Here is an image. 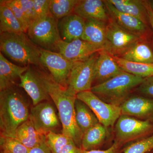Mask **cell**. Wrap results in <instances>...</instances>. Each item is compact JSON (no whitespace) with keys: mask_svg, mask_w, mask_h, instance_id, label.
<instances>
[{"mask_svg":"<svg viewBox=\"0 0 153 153\" xmlns=\"http://www.w3.org/2000/svg\"><path fill=\"white\" fill-rule=\"evenodd\" d=\"M82 150L71 140L63 148L60 153H82Z\"/></svg>","mask_w":153,"mask_h":153,"instance_id":"74e56055","label":"cell"},{"mask_svg":"<svg viewBox=\"0 0 153 153\" xmlns=\"http://www.w3.org/2000/svg\"><path fill=\"white\" fill-rule=\"evenodd\" d=\"M28 66H21L9 61L0 53V91L13 86L15 81L27 70Z\"/></svg>","mask_w":153,"mask_h":153,"instance_id":"d6986e66","label":"cell"},{"mask_svg":"<svg viewBox=\"0 0 153 153\" xmlns=\"http://www.w3.org/2000/svg\"><path fill=\"white\" fill-rule=\"evenodd\" d=\"M85 23V19L74 13L58 20V30L62 41L69 43L81 39Z\"/></svg>","mask_w":153,"mask_h":153,"instance_id":"e0dca14e","label":"cell"},{"mask_svg":"<svg viewBox=\"0 0 153 153\" xmlns=\"http://www.w3.org/2000/svg\"><path fill=\"white\" fill-rule=\"evenodd\" d=\"M45 142L52 153H60L63 148L71 140L63 134L49 131L44 134Z\"/></svg>","mask_w":153,"mask_h":153,"instance_id":"f1b7e54d","label":"cell"},{"mask_svg":"<svg viewBox=\"0 0 153 153\" xmlns=\"http://www.w3.org/2000/svg\"><path fill=\"white\" fill-rule=\"evenodd\" d=\"M79 0H50L49 10L57 20L73 13Z\"/></svg>","mask_w":153,"mask_h":153,"instance_id":"83f0119b","label":"cell"},{"mask_svg":"<svg viewBox=\"0 0 153 153\" xmlns=\"http://www.w3.org/2000/svg\"><path fill=\"white\" fill-rule=\"evenodd\" d=\"M107 24L97 20H85V28L81 39L104 49Z\"/></svg>","mask_w":153,"mask_h":153,"instance_id":"44dd1931","label":"cell"},{"mask_svg":"<svg viewBox=\"0 0 153 153\" xmlns=\"http://www.w3.org/2000/svg\"><path fill=\"white\" fill-rule=\"evenodd\" d=\"M114 142L122 146L153 134V122L121 115L115 124Z\"/></svg>","mask_w":153,"mask_h":153,"instance_id":"8992f818","label":"cell"},{"mask_svg":"<svg viewBox=\"0 0 153 153\" xmlns=\"http://www.w3.org/2000/svg\"><path fill=\"white\" fill-rule=\"evenodd\" d=\"M30 113L25 97L14 86L0 91L1 136L15 137L17 129L29 119Z\"/></svg>","mask_w":153,"mask_h":153,"instance_id":"7a4b0ae2","label":"cell"},{"mask_svg":"<svg viewBox=\"0 0 153 153\" xmlns=\"http://www.w3.org/2000/svg\"><path fill=\"white\" fill-rule=\"evenodd\" d=\"M108 16L124 29L145 39L147 27L139 19L118 10L107 0L104 1Z\"/></svg>","mask_w":153,"mask_h":153,"instance_id":"9a60e30c","label":"cell"},{"mask_svg":"<svg viewBox=\"0 0 153 153\" xmlns=\"http://www.w3.org/2000/svg\"><path fill=\"white\" fill-rule=\"evenodd\" d=\"M29 119L40 133L54 131L60 125L55 108L49 102H41L30 109Z\"/></svg>","mask_w":153,"mask_h":153,"instance_id":"8fae6325","label":"cell"},{"mask_svg":"<svg viewBox=\"0 0 153 153\" xmlns=\"http://www.w3.org/2000/svg\"><path fill=\"white\" fill-rule=\"evenodd\" d=\"M98 53L94 54L87 60L74 63L66 88L69 94L76 96L79 92L91 90Z\"/></svg>","mask_w":153,"mask_h":153,"instance_id":"52a82bcc","label":"cell"},{"mask_svg":"<svg viewBox=\"0 0 153 153\" xmlns=\"http://www.w3.org/2000/svg\"><path fill=\"white\" fill-rule=\"evenodd\" d=\"M22 11L25 16L30 22V25L34 21L33 0H15Z\"/></svg>","mask_w":153,"mask_h":153,"instance_id":"e575fe53","label":"cell"},{"mask_svg":"<svg viewBox=\"0 0 153 153\" xmlns=\"http://www.w3.org/2000/svg\"><path fill=\"white\" fill-rule=\"evenodd\" d=\"M57 23L58 20L50 14L33 22L28 28L27 35L41 49L58 52V46L62 40Z\"/></svg>","mask_w":153,"mask_h":153,"instance_id":"5b68a950","label":"cell"},{"mask_svg":"<svg viewBox=\"0 0 153 153\" xmlns=\"http://www.w3.org/2000/svg\"><path fill=\"white\" fill-rule=\"evenodd\" d=\"M118 57L137 63H153V51L145 39L138 41Z\"/></svg>","mask_w":153,"mask_h":153,"instance_id":"7402d4cb","label":"cell"},{"mask_svg":"<svg viewBox=\"0 0 153 153\" xmlns=\"http://www.w3.org/2000/svg\"><path fill=\"white\" fill-rule=\"evenodd\" d=\"M40 62L50 72L55 82L66 88L70 72L74 63L66 59L59 52L41 49Z\"/></svg>","mask_w":153,"mask_h":153,"instance_id":"30bf717a","label":"cell"},{"mask_svg":"<svg viewBox=\"0 0 153 153\" xmlns=\"http://www.w3.org/2000/svg\"><path fill=\"white\" fill-rule=\"evenodd\" d=\"M28 153H52L44 140L36 146L29 150Z\"/></svg>","mask_w":153,"mask_h":153,"instance_id":"8d00e7d4","label":"cell"},{"mask_svg":"<svg viewBox=\"0 0 153 153\" xmlns=\"http://www.w3.org/2000/svg\"><path fill=\"white\" fill-rule=\"evenodd\" d=\"M106 38L104 50L117 57H119L138 41L144 39L121 27L110 17L107 24Z\"/></svg>","mask_w":153,"mask_h":153,"instance_id":"ba28073f","label":"cell"},{"mask_svg":"<svg viewBox=\"0 0 153 153\" xmlns=\"http://www.w3.org/2000/svg\"><path fill=\"white\" fill-rule=\"evenodd\" d=\"M149 153H153V150L152 151H151V152H150Z\"/></svg>","mask_w":153,"mask_h":153,"instance_id":"60d3db41","label":"cell"},{"mask_svg":"<svg viewBox=\"0 0 153 153\" xmlns=\"http://www.w3.org/2000/svg\"><path fill=\"white\" fill-rule=\"evenodd\" d=\"M1 153H28L29 149L15 137L1 136Z\"/></svg>","mask_w":153,"mask_h":153,"instance_id":"f546056e","label":"cell"},{"mask_svg":"<svg viewBox=\"0 0 153 153\" xmlns=\"http://www.w3.org/2000/svg\"><path fill=\"white\" fill-rule=\"evenodd\" d=\"M0 1L4 4L10 9L15 16L22 25L25 33H27L30 24L25 16L20 6L16 3L15 0H1Z\"/></svg>","mask_w":153,"mask_h":153,"instance_id":"1f68e13d","label":"cell"},{"mask_svg":"<svg viewBox=\"0 0 153 153\" xmlns=\"http://www.w3.org/2000/svg\"><path fill=\"white\" fill-rule=\"evenodd\" d=\"M118 10L136 17L147 25L149 22L146 2L140 0H107Z\"/></svg>","mask_w":153,"mask_h":153,"instance_id":"ffe728a7","label":"cell"},{"mask_svg":"<svg viewBox=\"0 0 153 153\" xmlns=\"http://www.w3.org/2000/svg\"><path fill=\"white\" fill-rule=\"evenodd\" d=\"M73 13L85 20H97L106 23L109 19L104 1L100 0H80Z\"/></svg>","mask_w":153,"mask_h":153,"instance_id":"ac0fdd59","label":"cell"},{"mask_svg":"<svg viewBox=\"0 0 153 153\" xmlns=\"http://www.w3.org/2000/svg\"><path fill=\"white\" fill-rule=\"evenodd\" d=\"M120 107L121 115L153 122V99L140 94L130 95Z\"/></svg>","mask_w":153,"mask_h":153,"instance_id":"4fadbf2b","label":"cell"},{"mask_svg":"<svg viewBox=\"0 0 153 153\" xmlns=\"http://www.w3.org/2000/svg\"><path fill=\"white\" fill-rule=\"evenodd\" d=\"M135 90L140 95L153 99V76L144 78Z\"/></svg>","mask_w":153,"mask_h":153,"instance_id":"836d02e7","label":"cell"},{"mask_svg":"<svg viewBox=\"0 0 153 153\" xmlns=\"http://www.w3.org/2000/svg\"><path fill=\"white\" fill-rule=\"evenodd\" d=\"M33 1L34 21L51 14L49 10L50 0H33Z\"/></svg>","mask_w":153,"mask_h":153,"instance_id":"d6a6232c","label":"cell"},{"mask_svg":"<svg viewBox=\"0 0 153 153\" xmlns=\"http://www.w3.org/2000/svg\"><path fill=\"white\" fill-rule=\"evenodd\" d=\"M0 32L1 33H25L21 23L10 9L1 1H0Z\"/></svg>","mask_w":153,"mask_h":153,"instance_id":"484cf974","label":"cell"},{"mask_svg":"<svg viewBox=\"0 0 153 153\" xmlns=\"http://www.w3.org/2000/svg\"><path fill=\"white\" fill-rule=\"evenodd\" d=\"M76 124L82 134L99 123L98 119L84 102L76 98L75 102Z\"/></svg>","mask_w":153,"mask_h":153,"instance_id":"d4e9b609","label":"cell"},{"mask_svg":"<svg viewBox=\"0 0 153 153\" xmlns=\"http://www.w3.org/2000/svg\"><path fill=\"white\" fill-rule=\"evenodd\" d=\"M113 57L125 72L143 78L153 76V63H137L117 56Z\"/></svg>","mask_w":153,"mask_h":153,"instance_id":"4316f807","label":"cell"},{"mask_svg":"<svg viewBox=\"0 0 153 153\" xmlns=\"http://www.w3.org/2000/svg\"><path fill=\"white\" fill-rule=\"evenodd\" d=\"M123 72L112 55L104 50L99 52L95 66L94 82H96L95 85L106 82Z\"/></svg>","mask_w":153,"mask_h":153,"instance_id":"2e32d148","label":"cell"},{"mask_svg":"<svg viewBox=\"0 0 153 153\" xmlns=\"http://www.w3.org/2000/svg\"><path fill=\"white\" fill-rule=\"evenodd\" d=\"M121 147V146L119 145L114 142L113 144L107 149L104 150L95 149L89 151L83 150L82 149V153H121L120 152Z\"/></svg>","mask_w":153,"mask_h":153,"instance_id":"d590c367","label":"cell"},{"mask_svg":"<svg viewBox=\"0 0 153 153\" xmlns=\"http://www.w3.org/2000/svg\"><path fill=\"white\" fill-rule=\"evenodd\" d=\"M15 137L29 149L41 143L45 138L44 134L36 129L29 119L18 128Z\"/></svg>","mask_w":153,"mask_h":153,"instance_id":"603a6c76","label":"cell"},{"mask_svg":"<svg viewBox=\"0 0 153 153\" xmlns=\"http://www.w3.org/2000/svg\"><path fill=\"white\" fill-rule=\"evenodd\" d=\"M40 74L48 94L58 110L62 124V133L72 140L81 149L83 134L78 127L75 119L76 96L69 94L66 88L55 82L52 76L43 72H40Z\"/></svg>","mask_w":153,"mask_h":153,"instance_id":"6da1fadb","label":"cell"},{"mask_svg":"<svg viewBox=\"0 0 153 153\" xmlns=\"http://www.w3.org/2000/svg\"><path fill=\"white\" fill-rule=\"evenodd\" d=\"M149 2L153 12V1H149Z\"/></svg>","mask_w":153,"mask_h":153,"instance_id":"ab89813d","label":"cell"},{"mask_svg":"<svg viewBox=\"0 0 153 153\" xmlns=\"http://www.w3.org/2000/svg\"><path fill=\"white\" fill-rule=\"evenodd\" d=\"M146 7L149 15V22L152 29L153 33V12L149 2H146Z\"/></svg>","mask_w":153,"mask_h":153,"instance_id":"f35d334b","label":"cell"},{"mask_svg":"<svg viewBox=\"0 0 153 153\" xmlns=\"http://www.w3.org/2000/svg\"><path fill=\"white\" fill-rule=\"evenodd\" d=\"M0 49L3 55L23 66H41V48L25 32L1 33Z\"/></svg>","mask_w":153,"mask_h":153,"instance_id":"3957f363","label":"cell"},{"mask_svg":"<svg viewBox=\"0 0 153 153\" xmlns=\"http://www.w3.org/2000/svg\"><path fill=\"white\" fill-rule=\"evenodd\" d=\"M76 97L87 105L100 123L107 128L114 126L121 115L120 107L107 103L91 90L79 92Z\"/></svg>","mask_w":153,"mask_h":153,"instance_id":"9c48e42d","label":"cell"},{"mask_svg":"<svg viewBox=\"0 0 153 153\" xmlns=\"http://www.w3.org/2000/svg\"><path fill=\"white\" fill-rule=\"evenodd\" d=\"M107 128L99 123L88 130L82 136L81 149L83 150L89 151L96 149L100 147L107 137Z\"/></svg>","mask_w":153,"mask_h":153,"instance_id":"cb8c5ba5","label":"cell"},{"mask_svg":"<svg viewBox=\"0 0 153 153\" xmlns=\"http://www.w3.org/2000/svg\"><path fill=\"white\" fill-rule=\"evenodd\" d=\"M153 150V134L132 143L121 153H149Z\"/></svg>","mask_w":153,"mask_h":153,"instance_id":"4dcf8cb0","label":"cell"},{"mask_svg":"<svg viewBox=\"0 0 153 153\" xmlns=\"http://www.w3.org/2000/svg\"><path fill=\"white\" fill-rule=\"evenodd\" d=\"M144 79L124 71L106 82L92 86L91 91L107 103L120 106Z\"/></svg>","mask_w":153,"mask_h":153,"instance_id":"277c9868","label":"cell"},{"mask_svg":"<svg viewBox=\"0 0 153 153\" xmlns=\"http://www.w3.org/2000/svg\"><path fill=\"white\" fill-rule=\"evenodd\" d=\"M20 79L19 86L22 88L30 97L33 105L50 98L40 72L28 68L27 70L20 76Z\"/></svg>","mask_w":153,"mask_h":153,"instance_id":"5bb4252c","label":"cell"},{"mask_svg":"<svg viewBox=\"0 0 153 153\" xmlns=\"http://www.w3.org/2000/svg\"><path fill=\"white\" fill-rule=\"evenodd\" d=\"M99 47L79 39L67 43L63 41L58 46V52L71 62H80L89 58L95 53L104 50Z\"/></svg>","mask_w":153,"mask_h":153,"instance_id":"7c38bea8","label":"cell"}]
</instances>
